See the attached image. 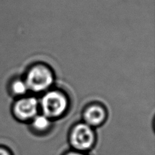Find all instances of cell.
Segmentation results:
<instances>
[{
	"mask_svg": "<svg viewBox=\"0 0 155 155\" xmlns=\"http://www.w3.org/2000/svg\"><path fill=\"white\" fill-rule=\"evenodd\" d=\"M70 99L59 90H49L44 92L39 101L41 113L52 121L63 118L68 112Z\"/></svg>",
	"mask_w": 155,
	"mask_h": 155,
	"instance_id": "obj_1",
	"label": "cell"
},
{
	"mask_svg": "<svg viewBox=\"0 0 155 155\" xmlns=\"http://www.w3.org/2000/svg\"><path fill=\"white\" fill-rule=\"evenodd\" d=\"M27 86L30 92L43 93L50 90L54 84L53 72L43 64H37L31 66L27 72L25 78Z\"/></svg>",
	"mask_w": 155,
	"mask_h": 155,
	"instance_id": "obj_2",
	"label": "cell"
},
{
	"mask_svg": "<svg viewBox=\"0 0 155 155\" xmlns=\"http://www.w3.org/2000/svg\"><path fill=\"white\" fill-rule=\"evenodd\" d=\"M68 140L72 150L87 153L95 146L97 135L95 129L82 121L78 122L69 132Z\"/></svg>",
	"mask_w": 155,
	"mask_h": 155,
	"instance_id": "obj_3",
	"label": "cell"
},
{
	"mask_svg": "<svg viewBox=\"0 0 155 155\" xmlns=\"http://www.w3.org/2000/svg\"><path fill=\"white\" fill-rule=\"evenodd\" d=\"M11 113L14 119L19 122L29 123L40 113L39 101L30 96L18 98L12 105Z\"/></svg>",
	"mask_w": 155,
	"mask_h": 155,
	"instance_id": "obj_4",
	"label": "cell"
},
{
	"mask_svg": "<svg viewBox=\"0 0 155 155\" xmlns=\"http://www.w3.org/2000/svg\"><path fill=\"white\" fill-rule=\"evenodd\" d=\"M82 122L92 128H97L104 124L107 118L106 108L100 103H91L82 112Z\"/></svg>",
	"mask_w": 155,
	"mask_h": 155,
	"instance_id": "obj_5",
	"label": "cell"
},
{
	"mask_svg": "<svg viewBox=\"0 0 155 155\" xmlns=\"http://www.w3.org/2000/svg\"><path fill=\"white\" fill-rule=\"evenodd\" d=\"M52 122L53 121L42 113H38L29 122V128L34 134L44 135L52 129Z\"/></svg>",
	"mask_w": 155,
	"mask_h": 155,
	"instance_id": "obj_6",
	"label": "cell"
},
{
	"mask_svg": "<svg viewBox=\"0 0 155 155\" xmlns=\"http://www.w3.org/2000/svg\"><path fill=\"white\" fill-rule=\"evenodd\" d=\"M28 91V88L24 80L15 79L10 85V92L16 97L20 98L26 96Z\"/></svg>",
	"mask_w": 155,
	"mask_h": 155,
	"instance_id": "obj_7",
	"label": "cell"
},
{
	"mask_svg": "<svg viewBox=\"0 0 155 155\" xmlns=\"http://www.w3.org/2000/svg\"><path fill=\"white\" fill-rule=\"evenodd\" d=\"M0 155H14L12 150L7 146L0 145Z\"/></svg>",
	"mask_w": 155,
	"mask_h": 155,
	"instance_id": "obj_8",
	"label": "cell"
},
{
	"mask_svg": "<svg viewBox=\"0 0 155 155\" xmlns=\"http://www.w3.org/2000/svg\"><path fill=\"white\" fill-rule=\"evenodd\" d=\"M63 155H87V154L85 153H82V152L72 150V149H71V150L66 152V153H65Z\"/></svg>",
	"mask_w": 155,
	"mask_h": 155,
	"instance_id": "obj_9",
	"label": "cell"
}]
</instances>
